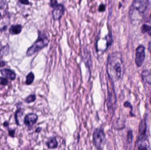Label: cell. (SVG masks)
Returning <instances> with one entry per match:
<instances>
[{
    "label": "cell",
    "mask_w": 151,
    "mask_h": 150,
    "mask_svg": "<svg viewBox=\"0 0 151 150\" xmlns=\"http://www.w3.org/2000/svg\"><path fill=\"white\" fill-rule=\"evenodd\" d=\"M107 72L109 77L114 82L120 79L124 75V68L122 56L119 53H113L108 55Z\"/></svg>",
    "instance_id": "obj_1"
},
{
    "label": "cell",
    "mask_w": 151,
    "mask_h": 150,
    "mask_svg": "<svg viewBox=\"0 0 151 150\" xmlns=\"http://www.w3.org/2000/svg\"><path fill=\"white\" fill-rule=\"evenodd\" d=\"M149 4L150 2L147 0L134 1L129 10V16L131 22L137 23L142 21L144 13Z\"/></svg>",
    "instance_id": "obj_2"
},
{
    "label": "cell",
    "mask_w": 151,
    "mask_h": 150,
    "mask_svg": "<svg viewBox=\"0 0 151 150\" xmlns=\"http://www.w3.org/2000/svg\"><path fill=\"white\" fill-rule=\"evenodd\" d=\"M49 41V39L47 34L45 33L39 31L38 38L33 45L27 49L26 52L27 56H31L42 49L47 45Z\"/></svg>",
    "instance_id": "obj_3"
},
{
    "label": "cell",
    "mask_w": 151,
    "mask_h": 150,
    "mask_svg": "<svg viewBox=\"0 0 151 150\" xmlns=\"http://www.w3.org/2000/svg\"><path fill=\"white\" fill-rule=\"evenodd\" d=\"M93 144L97 150H103L106 142V136L104 129L97 128L93 134Z\"/></svg>",
    "instance_id": "obj_4"
},
{
    "label": "cell",
    "mask_w": 151,
    "mask_h": 150,
    "mask_svg": "<svg viewBox=\"0 0 151 150\" xmlns=\"http://www.w3.org/2000/svg\"><path fill=\"white\" fill-rule=\"evenodd\" d=\"M145 48L142 45H140L136 50L135 63L138 67L142 65L145 59Z\"/></svg>",
    "instance_id": "obj_5"
},
{
    "label": "cell",
    "mask_w": 151,
    "mask_h": 150,
    "mask_svg": "<svg viewBox=\"0 0 151 150\" xmlns=\"http://www.w3.org/2000/svg\"><path fill=\"white\" fill-rule=\"evenodd\" d=\"M65 11V7L62 3L58 4L52 11V16L55 20H58L62 18Z\"/></svg>",
    "instance_id": "obj_6"
},
{
    "label": "cell",
    "mask_w": 151,
    "mask_h": 150,
    "mask_svg": "<svg viewBox=\"0 0 151 150\" xmlns=\"http://www.w3.org/2000/svg\"><path fill=\"white\" fill-rule=\"evenodd\" d=\"M38 118V115L35 114H29L25 117L24 123L28 127H32L36 123Z\"/></svg>",
    "instance_id": "obj_7"
},
{
    "label": "cell",
    "mask_w": 151,
    "mask_h": 150,
    "mask_svg": "<svg viewBox=\"0 0 151 150\" xmlns=\"http://www.w3.org/2000/svg\"><path fill=\"white\" fill-rule=\"evenodd\" d=\"M0 72L2 75L3 76L6 78L11 80H14L16 79V74L13 70L10 69L4 68L0 70Z\"/></svg>",
    "instance_id": "obj_8"
},
{
    "label": "cell",
    "mask_w": 151,
    "mask_h": 150,
    "mask_svg": "<svg viewBox=\"0 0 151 150\" xmlns=\"http://www.w3.org/2000/svg\"><path fill=\"white\" fill-rule=\"evenodd\" d=\"M146 131V124L145 120L143 119L141 122L139 127V137L140 140L144 138Z\"/></svg>",
    "instance_id": "obj_9"
},
{
    "label": "cell",
    "mask_w": 151,
    "mask_h": 150,
    "mask_svg": "<svg viewBox=\"0 0 151 150\" xmlns=\"http://www.w3.org/2000/svg\"><path fill=\"white\" fill-rule=\"evenodd\" d=\"M22 26L20 24L12 25L9 29V32L12 35H17L21 33Z\"/></svg>",
    "instance_id": "obj_10"
},
{
    "label": "cell",
    "mask_w": 151,
    "mask_h": 150,
    "mask_svg": "<svg viewBox=\"0 0 151 150\" xmlns=\"http://www.w3.org/2000/svg\"><path fill=\"white\" fill-rule=\"evenodd\" d=\"M143 81L145 83L151 85V70H145L142 74Z\"/></svg>",
    "instance_id": "obj_11"
},
{
    "label": "cell",
    "mask_w": 151,
    "mask_h": 150,
    "mask_svg": "<svg viewBox=\"0 0 151 150\" xmlns=\"http://www.w3.org/2000/svg\"><path fill=\"white\" fill-rule=\"evenodd\" d=\"M46 145L49 149H55L58 146V142L55 137H51L46 142Z\"/></svg>",
    "instance_id": "obj_12"
},
{
    "label": "cell",
    "mask_w": 151,
    "mask_h": 150,
    "mask_svg": "<svg viewBox=\"0 0 151 150\" xmlns=\"http://www.w3.org/2000/svg\"><path fill=\"white\" fill-rule=\"evenodd\" d=\"M35 79V75L33 72H31L27 75L26 76V84L27 85H30L32 84L33 82Z\"/></svg>",
    "instance_id": "obj_13"
},
{
    "label": "cell",
    "mask_w": 151,
    "mask_h": 150,
    "mask_svg": "<svg viewBox=\"0 0 151 150\" xmlns=\"http://www.w3.org/2000/svg\"><path fill=\"white\" fill-rule=\"evenodd\" d=\"M142 32L143 33H148V34L151 36V26L146 24H144L142 26Z\"/></svg>",
    "instance_id": "obj_14"
},
{
    "label": "cell",
    "mask_w": 151,
    "mask_h": 150,
    "mask_svg": "<svg viewBox=\"0 0 151 150\" xmlns=\"http://www.w3.org/2000/svg\"><path fill=\"white\" fill-rule=\"evenodd\" d=\"M9 52V45H6L1 49V51H0V54L2 56H3V55L8 54Z\"/></svg>",
    "instance_id": "obj_15"
},
{
    "label": "cell",
    "mask_w": 151,
    "mask_h": 150,
    "mask_svg": "<svg viewBox=\"0 0 151 150\" xmlns=\"http://www.w3.org/2000/svg\"><path fill=\"white\" fill-rule=\"evenodd\" d=\"M36 100V96L35 94L29 95L25 100V101L27 103H31L35 101Z\"/></svg>",
    "instance_id": "obj_16"
},
{
    "label": "cell",
    "mask_w": 151,
    "mask_h": 150,
    "mask_svg": "<svg viewBox=\"0 0 151 150\" xmlns=\"http://www.w3.org/2000/svg\"><path fill=\"white\" fill-rule=\"evenodd\" d=\"M8 83H9V81L7 80V78L2 77H0V85L5 86L7 85Z\"/></svg>",
    "instance_id": "obj_17"
},
{
    "label": "cell",
    "mask_w": 151,
    "mask_h": 150,
    "mask_svg": "<svg viewBox=\"0 0 151 150\" xmlns=\"http://www.w3.org/2000/svg\"><path fill=\"white\" fill-rule=\"evenodd\" d=\"M132 137H133V134L132 131L131 130H129L127 134V141L129 143L131 142L132 141Z\"/></svg>",
    "instance_id": "obj_18"
},
{
    "label": "cell",
    "mask_w": 151,
    "mask_h": 150,
    "mask_svg": "<svg viewBox=\"0 0 151 150\" xmlns=\"http://www.w3.org/2000/svg\"><path fill=\"white\" fill-rule=\"evenodd\" d=\"M106 10V6L104 4H101L99 6L98 10L100 12H103Z\"/></svg>",
    "instance_id": "obj_19"
},
{
    "label": "cell",
    "mask_w": 151,
    "mask_h": 150,
    "mask_svg": "<svg viewBox=\"0 0 151 150\" xmlns=\"http://www.w3.org/2000/svg\"><path fill=\"white\" fill-rule=\"evenodd\" d=\"M138 150H149L146 144H141L138 147Z\"/></svg>",
    "instance_id": "obj_20"
},
{
    "label": "cell",
    "mask_w": 151,
    "mask_h": 150,
    "mask_svg": "<svg viewBox=\"0 0 151 150\" xmlns=\"http://www.w3.org/2000/svg\"><path fill=\"white\" fill-rule=\"evenodd\" d=\"M58 1H50V6L52 7H55L58 4Z\"/></svg>",
    "instance_id": "obj_21"
},
{
    "label": "cell",
    "mask_w": 151,
    "mask_h": 150,
    "mask_svg": "<svg viewBox=\"0 0 151 150\" xmlns=\"http://www.w3.org/2000/svg\"><path fill=\"white\" fill-rule=\"evenodd\" d=\"M124 107H129V108H131V109H132V106L131 105L130 103H129L128 101H126V102H125L124 104Z\"/></svg>",
    "instance_id": "obj_22"
},
{
    "label": "cell",
    "mask_w": 151,
    "mask_h": 150,
    "mask_svg": "<svg viewBox=\"0 0 151 150\" xmlns=\"http://www.w3.org/2000/svg\"><path fill=\"white\" fill-rule=\"evenodd\" d=\"M19 2L23 4H25V5H28L29 4V1H19Z\"/></svg>",
    "instance_id": "obj_23"
},
{
    "label": "cell",
    "mask_w": 151,
    "mask_h": 150,
    "mask_svg": "<svg viewBox=\"0 0 151 150\" xmlns=\"http://www.w3.org/2000/svg\"><path fill=\"white\" fill-rule=\"evenodd\" d=\"M5 65L6 64H5V62L4 61L0 60V68H2V67H4Z\"/></svg>",
    "instance_id": "obj_24"
},
{
    "label": "cell",
    "mask_w": 151,
    "mask_h": 150,
    "mask_svg": "<svg viewBox=\"0 0 151 150\" xmlns=\"http://www.w3.org/2000/svg\"><path fill=\"white\" fill-rule=\"evenodd\" d=\"M14 130H11V131H9V134L10 136H14Z\"/></svg>",
    "instance_id": "obj_25"
},
{
    "label": "cell",
    "mask_w": 151,
    "mask_h": 150,
    "mask_svg": "<svg viewBox=\"0 0 151 150\" xmlns=\"http://www.w3.org/2000/svg\"><path fill=\"white\" fill-rule=\"evenodd\" d=\"M149 49L151 53V41L149 43Z\"/></svg>",
    "instance_id": "obj_26"
},
{
    "label": "cell",
    "mask_w": 151,
    "mask_h": 150,
    "mask_svg": "<svg viewBox=\"0 0 151 150\" xmlns=\"http://www.w3.org/2000/svg\"><path fill=\"white\" fill-rule=\"evenodd\" d=\"M41 130V128H38L36 129V131L37 133H40V132Z\"/></svg>",
    "instance_id": "obj_27"
},
{
    "label": "cell",
    "mask_w": 151,
    "mask_h": 150,
    "mask_svg": "<svg viewBox=\"0 0 151 150\" xmlns=\"http://www.w3.org/2000/svg\"><path fill=\"white\" fill-rule=\"evenodd\" d=\"M150 17H151V16H150Z\"/></svg>",
    "instance_id": "obj_28"
},
{
    "label": "cell",
    "mask_w": 151,
    "mask_h": 150,
    "mask_svg": "<svg viewBox=\"0 0 151 150\" xmlns=\"http://www.w3.org/2000/svg\"></svg>",
    "instance_id": "obj_29"
}]
</instances>
